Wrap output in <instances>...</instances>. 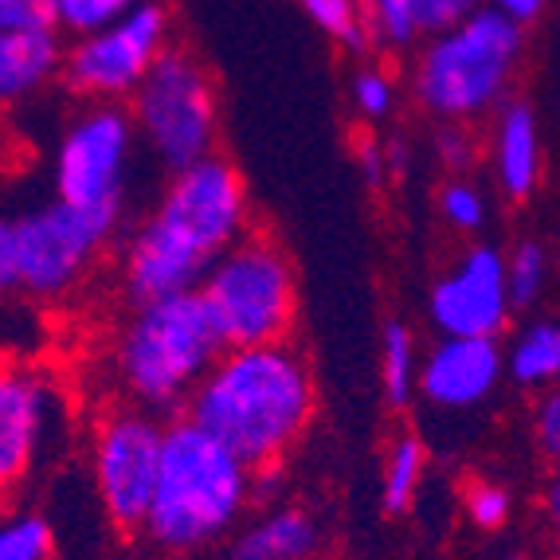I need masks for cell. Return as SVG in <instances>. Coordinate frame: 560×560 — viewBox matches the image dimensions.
<instances>
[{"mask_svg":"<svg viewBox=\"0 0 560 560\" xmlns=\"http://www.w3.org/2000/svg\"><path fill=\"white\" fill-rule=\"evenodd\" d=\"M502 369L498 337H443L420 364V396L443 411L475 408L498 388Z\"/></svg>","mask_w":560,"mask_h":560,"instance_id":"cell-13","label":"cell"},{"mask_svg":"<svg viewBox=\"0 0 560 560\" xmlns=\"http://www.w3.org/2000/svg\"><path fill=\"white\" fill-rule=\"evenodd\" d=\"M314 416V373L290 341L228 349L188 400V420L212 431L252 470L282 463Z\"/></svg>","mask_w":560,"mask_h":560,"instance_id":"cell-2","label":"cell"},{"mask_svg":"<svg viewBox=\"0 0 560 560\" xmlns=\"http://www.w3.org/2000/svg\"><path fill=\"white\" fill-rule=\"evenodd\" d=\"M208 560H259V557H247V552H240L232 545V549H224V552H215V557H208Z\"/></svg>","mask_w":560,"mask_h":560,"instance_id":"cell-37","label":"cell"},{"mask_svg":"<svg viewBox=\"0 0 560 560\" xmlns=\"http://www.w3.org/2000/svg\"><path fill=\"white\" fill-rule=\"evenodd\" d=\"M56 557V529L32 510H16L0 525V560H51Z\"/></svg>","mask_w":560,"mask_h":560,"instance_id":"cell-22","label":"cell"},{"mask_svg":"<svg viewBox=\"0 0 560 560\" xmlns=\"http://www.w3.org/2000/svg\"><path fill=\"white\" fill-rule=\"evenodd\" d=\"M364 20L373 28V39L388 47H408L420 36V20H416V4L411 0H361Z\"/></svg>","mask_w":560,"mask_h":560,"instance_id":"cell-24","label":"cell"},{"mask_svg":"<svg viewBox=\"0 0 560 560\" xmlns=\"http://www.w3.org/2000/svg\"><path fill=\"white\" fill-rule=\"evenodd\" d=\"M505 369L525 388L560 381V326H552V322L525 326L505 353Z\"/></svg>","mask_w":560,"mask_h":560,"instance_id":"cell-18","label":"cell"},{"mask_svg":"<svg viewBox=\"0 0 560 560\" xmlns=\"http://www.w3.org/2000/svg\"><path fill=\"white\" fill-rule=\"evenodd\" d=\"M165 431L145 408H114L91 440V482L106 522L118 533H141L158 494Z\"/></svg>","mask_w":560,"mask_h":560,"instance_id":"cell-9","label":"cell"},{"mask_svg":"<svg viewBox=\"0 0 560 560\" xmlns=\"http://www.w3.org/2000/svg\"><path fill=\"white\" fill-rule=\"evenodd\" d=\"M247 235V188L228 158L173 173L150 220L126 243L121 287L133 306L200 290L215 262Z\"/></svg>","mask_w":560,"mask_h":560,"instance_id":"cell-1","label":"cell"},{"mask_svg":"<svg viewBox=\"0 0 560 560\" xmlns=\"http://www.w3.org/2000/svg\"><path fill=\"white\" fill-rule=\"evenodd\" d=\"M353 103L364 118H388V110H393V103H396L393 79L384 75L381 67H364V71H357Z\"/></svg>","mask_w":560,"mask_h":560,"instance_id":"cell-28","label":"cell"},{"mask_svg":"<svg viewBox=\"0 0 560 560\" xmlns=\"http://www.w3.org/2000/svg\"><path fill=\"white\" fill-rule=\"evenodd\" d=\"M533 428H537V443H541L545 455L560 458V388H552V393L541 396Z\"/></svg>","mask_w":560,"mask_h":560,"instance_id":"cell-32","label":"cell"},{"mask_svg":"<svg viewBox=\"0 0 560 560\" xmlns=\"http://www.w3.org/2000/svg\"><path fill=\"white\" fill-rule=\"evenodd\" d=\"M423 463H428V451L416 435H400L388 451V463H384V510L388 514H404L416 498L423 482Z\"/></svg>","mask_w":560,"mask_h":560,"instance_id":"cell-20","label":"cell"},{"mask_svg":"<svg viewBox=\"0 0 560 560\" xmlns=\"http://www.w3.org/2000/svg\"><path fill=\"white\" fill-rule=\"evenodd\" d=\"M494 165L498 185L510 200H525L541 177V138H537V118L525 103H510L498 114L494 133Z\"/></svg>","mask_w":560,"mask_h":560,"instance_id":"cell-16","label":"cell"},{"mask_svg":"<svg viewBox=\"0 0 560 560\" xmlns=\"http://www.w3.org/2000/svg\"><path fill=\"white\" fill-rule=\"evenodd\" d=\"M279 486H282V467H279V463H275V467L252 470V502L267 505V502H271V494H279Z\"/></svg>","mask_w":560,"mask_h":560,"instance_id":"cell-35","label":"cell"},{"mask_svg":"<svg viewBox=\"0 0 560 560\" xmlns=\"http://www.w3.org/2000/svg\"><path fill=\"white\" fill-rule=\"evenodd\" d=\"M150 4V0H59V28L75 32V36H91L121 16H130L133 9Z\"/></svg>","mask_w":560,"mask_h":560,"instance_id":"cell-23","label":"cell"},{"mask_svg":"<svg viewBox=\"0 0 560 560\" xmlns=\"http://www.w3.org/2000/svg\"><path fill=\"white\" fill-rule=\"evenodd\" d=\"M381 369H384V396L393 408H408L411 393L420 388V364H416V341L404 322H388L384 326V346H381Z\"/></svg>","mask_w":560,"mask_h":560,"instance_id":"cell-19","label":"cell"},{"mask_svg":"<svg viewBox=\"0 0 560 560\" xmlns=\"http://www.w3.org/2000/svg\"><path fill=\"white\" fill-rule=\"evenodd\" d=\"M228 353V337L200 290L150 306H133V318L114 341V381L138 408H188L215 361Z\"/></svg>","mask_w":560,"mask_h":560,"instance_id":"cell-4","label":"cell"},{"mask_svg":"<svg viewBox=\"0 0 560 560\" xmlns=\"http://www.w3.org/2000/svg\"><path fill=\"white\" fill-rule=\"evenodd\" d=\"M67 51L56 28L0 32V94L4 103H20L36 94L47 79L63 75Z\"/></svg>","mask_w":560,"mask_h":560,"instance_id":"cell-15","label":"cell"},{"mask_svg":"<svg viewBox=\"0 0 560 560\" xmlns=\"http://www.w3.org/2000/svg\"><path fill=\"white\" fill-rule=\"evenodd\" d=\"M59 28V0H0V32Z\"/></svg>","mask_w":560,"mask_h":560,"instance_id":"cell-27","label":"cell"},{"mask_svg":"<svg viewBox=\"0 0 560 560\" xmlns=\"http://www.w3.org/2000/svg\"><path fill=\"white\" fill-rule=\"evenodd\" d=\"M165 47L168 12L165 4L150 0L110 28L79 36L67 47L63 83L91 103H121V98H133Z\"/></svg>","mask_w":560,"mask_h":560,"instance_id":"cell-11","label":"cell"},{"mask_svg":"<svg viewBox=\"0 0 560 560\" xmlns=\"http://www.w3.org/2000/svg\"><path fill=\"white\" fill-rule=\"evenodd\" d=\"M463 502H467V517L478 529H502L510 517V494L494 482H475Z\"/></svg>","mask_w":560,"mask_h":560,"instance_id":"cell-29","label":"cell"},{"mask_svg":"<svg viewBox=\"0 0 560 560\" xmlns=\"http://www.w3.org/2000/svg\"><path fill=\"white\" fill-rule=\"evenodd\" d=\"M522 47V24L486 4L458 28L431 36L416 63V98L443 121H470L494 110L514 83Z\"/></svg>","mask_w":560,"mask_h":560,"instance_id":"cell-5","label":"cell"},{"mask_svg":"<svg viewBox=\"0 0 560 560\" xmlns=\"http://www.w3.org/2000/svg\"><path fill=\"white\" fill-rule=\"evenodd\" d=\"M431 322L443 337H498L510 322V259L498 247H470L463 259L431 287Z\"/></svg>","mask_w":560,"mask_h":560,"instance_id":"cell-12","label":"cell"},{"mask_svg":"<svg viewBox=\"0 0 560 560\" xmlns=\"http://www.w3.org/2000/svg\"><path fill=\"white\" fill-rule=\"evenodd\" d=\"M133 141H138L133 114L121 110L118 103H94L91 110L79 114L56 150V168H51L56 200L121 212L130 188Z\"/></svg>","mask_w":560,"mask_h":560,"instance_id":"cell-10","label":"cell"},{"mask_svg":"<svg viewBox=\"0 0 560 560\" xmlns=\"http://www.w3.org/2000/svg\"><path fill=\"white\" fill-rule=\"evenodd\" d=\"M133 126L168 177L215 158L220 98L212 71L188 47L168 44L130 98Z\"/></svg>","mask_w":560,"mask_h":560,"instance_id":"cell-7","label":"cell"},{"mask_svg":"<svg viewBox=\"0 0 560 560\" xmlns=\"http://www.w3.org/2000/svg\"><path fill=\"white\" fill-rule=\"evenodd\" d=\"M357 165H361V177L369 188H381L384 180H388V173H393V165H388V145H381V141H361L357 145Z\"/></svg>","mask_w":560,"mask_h":560,"instance_id":"cell-33","label":"cell"},{"mask_svg":"<svg viewBox=\"0 0 560 560\" xmlns=\"http://www.w3.org/2000/svg\"><path fill=\"white\" fill-rule=\"evenodd\" d=\"M322 545L318 522L306 510L282 505V510H267L255 525L235 537V549L259 560H314Z\"/></svg>","mask_w":560,"mask_h":560,"instance_id":"cell-17","label":"cell"},{"mask_svg":"<svg viewBox=\"0 0 560 560\" xmlns=\"http://www.w3.org/2000/svg\"><path fill=\"white\" fill-rule=\"evenodd\" d=\"M121 212L75 208L67 200H47L9 215L0 228V287L36 302L63 299L86 275L94 255L114 240Z\"/></svg>","mask_w":560,"mask_h":560,"instance_id":"cell-6","label":"cell"},{"mask_svg":"<svg viewBox=\"0 0 560 560\" xmlns=\"http://www.w3.org/2000/svg\"><path fill=\"white\" fill-rule=\"evenodd\" d=\"M435 153H440L443 165L455 168V173L475 165V141H470V133L463 130V126H455V121H447V126L435 133Z\"/></svg>","mask_w":560,"mask_h":560,"instance_id":"cell-31","label":"cell"},{"mask_svg":"<svg viewBox=\"0 0 560 560\" xmlns=\"http://www.w3.org/2000/svg\"><path fill=\"white\" fill-rule=\"evenodd\" d=\"M247 505L252 467L188 416L168 423L158 494L141 537L165 557H192L224 541Z\"/></svg>","mask_w":560,"mask_h":560,"instance_id":"cell-3","label":"cell"},{"mask_svg":"<svg viewBox=\"0 0 560 560\" xmlns=\"http://www.w3.org/2000/svg\"><path fill=\"white\" fill-rule=\"evenodd\" d=\"M545 510H549V517L560 525V458H557V475H552L549 490H545Z\"/></svg>","mask_w":560,"mask_h":560,"instance_id":"cell-36","label":"cell"},{"mask_svg":"<svg viewBox=\"0 0 560 560\" xmlns=\"http://www.w3.org/2000/svg\"><path fill=\"white\" fill-rule=\"evenodd\" d=\"M545 279H549V259H545L541 243H522L514 255H510V299L514 306H533L541 299Z\"/></svg>","mask_w":560,"mask_h":560,"instance_id":"cell-25","label":"cell"},{"mask_svg":"<svg viewBox=\"0 0 560 560\" xmlns=\"http://www.w3.org/2000/svg\"><path fill=\"white\" fill-rule=\"evenodd\" d=\"M56 393L39 373L9 369L0 381V478L4 486L20 482L47 443Z\"/></svg>","mask_w":560,"mask_h":560,"instance_id":"cell-14","label":"cell"},{"mask_svg":"<svg viewBox=\"0 0 560 560\" xmlns=\"http://www.w3.org/2000/svg\"><path fill=\"white\" fill-rule=\"evenodd\" d=\"M299 4L326 36L337 39V44H346L349 51H357V56L369 51L373 28H369V20H364L361 0H299Z\"/></svg>","mask_w":560,"mask_h":560,"instance_id":"cell-21","label":"cell"},{"mask_svg":"<svg viewBox=\"0 0 560 560\" xmlns=\"http://www.w3.org/2000/svg\"><path fill=\"white\" fill-rule=\"evenodd\" d=\"M490 9L505 12V16L517 20V24L525 28V24H533V20L549 9V0H490Z\"/></svg>","mask_w":560,"mask_h":560,"instance_id":"cell-34","label":"cell"},{"mask_svg":"<svg viewBox=\"0 0 560 560\" xmlns=\"http://www.w3.org/2000/svg\"><path fill=\"white\" fill-rule=\"evenodd\" d=\"M440 208H443V215H447V224L458 228V232H475L486 220L482 192H478L475 185H467V180H451V185L443 188Z\"/></svg>","mask_w":560,"mask_h":560,"instance_id":"cell-26","label":"cell"},{"mask_svg":"<svg viewBox=\"0 0 560 560\" xmlns=\"http://www.w3.org/2000/svg\"><path fill=\"white\" fill-rule=\"evenodd\" d=\"M200 294L224 329L228 349L279 346L294 329L299 282L287 252L259 232H247L208 271Z\"/></svg>","mask_w":560,"mask_h":560,"instance_id":"cell-8","label":"cell"},{"mask_svg":"<svg viewBox=\"0 0 560 560\" xmlns=\"http://www.w3.org/2000/svg\"><path fill=\"white\" fill-rule=\"evenodd\" d=\"M411 4H416L420 32H428V36H443L478 12V0H411Z\"/></svg>","mask_w":560,"mask_h":560,"instance_id":"cell-30","label":"cell"}]
</instances>
